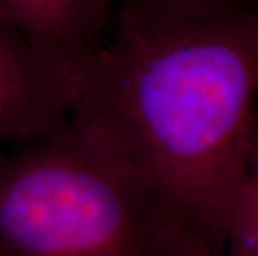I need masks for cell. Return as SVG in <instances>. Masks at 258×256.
<instances>
[{
  "label": "cell",
  "instance_id": "3",
  "mask_svg": "<svg viewBox=\"0 0 258 256\" xmlns=\"http://www.w3.org/2000/svg\"><path fill=\"white\" fill-rule=\"evenodd\" d=\"M74 102L75 87L0 19V155L62 125Z\"/></svg>",
  "mask_w": 258,
  "mask_h": 256
},
{
  "label": "cell",
  "instance_id": "4",
  "mask_svg": "<svg viewBox=\"0 0 258 256\" xmlns=\"http://www.w3.org/2000/svg\"><path fill=\"white\" fill-rule=\"evenodd\" d=\"M117 0H0V19L75 87L110 27Z\"/></svg>",
  "mask_w": 258,
  "mask_h": 256
},
{
  "label": "cell",
  "instance_id": "8",
  "mask_svg": "<svg viewBox=\"0 0 258 256\" xmlns=\"http://www.w3.org/2000/svg\"><path fill=\"white\" fill-rule=\"evenodd\" d=\"M117 4H118V0H117Z\"/></svg>",
  "mask_w": 258,
  "mask_h": 256
},
{
  "label": "cell",
  "instance_id": "2",
  "mask_svg": "<svg viewBox=\"0 0 258 256\" xmlns=\"http://www.w3.org/2000/svg\"><path fill=\"white\" fill-rule=\"evenodd\" d=\"M0 256H205L148 182L80 120L0 155Z\"/></svg>",
  "mask_w": 258,
  "mask_h": 256
},
{
  "label": "cell",
  "instance_id": "1",
  "mask_svg": "<svg viewBox=\"0 0 258 256\" xmlns=\"http://www.w3.org/2000/svg\"><path fill=\"white\" fill-rule=\"evenodd\" d=\"M70 117L134 165L205 256L250 177L258 12L120 0Z\"/></svg>",
  "mask_w": 258,
  "mask_h": 256
},
{
  "label": "cell",
  "instance_id": "6",
  "mask_svg": "<svg viewBox=\"0 0 258 256\" xmlns=\"http://www.w3.org/2000/svg\"><path fill=\"white\" fill-rule=\"evenodd\" d=\"M248 172L250 177L258 178V113L255 118L253 133H251L250 148H248Z\"/></svg>",
  "mask_w": 258,
  "mask_h": 256
},
{
  "label": "cell",
  "instance_id": "7",
  "mask_svg": "<svg viewBox=\"0 0 258 256\" xmlns=\"http://www.w3.org/2000/svg\"><path fill=\"white\" fill-rule=\"evenodd\" d=\"M175 5H190V7H213V5H238V0H158Z\"/></svg>",
  "mask_w": 258,
  "mask_h": 256
},
{
  "label": "cell",
  "instance_id": "5",
  "mask_svg": "<svg viewBox=\"0 0 258 256\" xmlns=\"http://www.w3.org/2000/svg\"><path fill=\"white\" fill-rule=\"evenodd\" d=\"M223 256H258V178L248 177L228 223Z\"/></svg>",
  "mask_w": 258,
  "mask_h": 256
}]
</instances>
